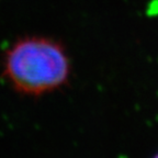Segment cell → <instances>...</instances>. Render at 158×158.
<instances>
[{"mask_svg": "<svg viewBox=\"0 0 158 158\" xmlns=\"http://www.w3.org/2000/svg\"><path fill=\"white\" fill-rule=\"evenodd\" d=\"M153 158H158V154H156V155L155 156H154V157Z\"/></svg>", "mask_w": 158, "mask_h": 158, "instance_id": "7a4b0ae2", "label": "cell"}, {"mask_svg": "<svg viewBox=\"0 0 158 158\" xmlns=\"http://www.w3.org/2000/svg\"><path fill=\"white\" fill-rule=\"evenodd\" d=\"M72 62L60 42L46 36L18 39L5 52L2 76L19 94L37 97L65 87Z\"/></svg>", "mask_w": 158, "mask_h": 158, "instance_id": "6da1fadb", "label": "cell"}]
</instances>
